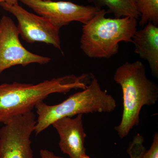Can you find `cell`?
Returning <instances> with one entry per match:
<instances>
[{
    "mask_svg": "<svg viewBox=\"0 0 158 158\" xmlns=\"http://www.w3.org/2000/svg\"><path fill=\"white\" fill-rule=\"evenodd\" d=\"M89 74L68 75L45 80L37 84L14 82L0 85V123L6 124L12 118L32 111L51 94L66 93L73 89H85Z\"/></svg>",
    "mask_w": 158,
    "mask_h": 158,
    "instance_id": "cell-1",
    "label": "cell"
},
{
    "mask_svg": "<svg viewBox=\"0 0 158 158\" xmlns=\"http://www.w3.org/2000/svg\"><path fill=\"white\" fill-rule=\"evenodd\" d=\"M113 79L121 87L123 99L121 122L115 130L119 138H123L139 124L142 107L156 104L158 87L147 77L145 66L139 61L123 64L116 69Z\"/></svg>",
    "mask_w": 158,
    "mask_h": 158,
    "instance_id": "cell-2",
    "label": "cell"
},
{
    "mask_svg": "<svg viewBox=\"0 0 158 158\" xmlns=\"http://www.w3.org/2000/svg\"><path fill=\"white\" fill-rule=\"evenodd\" d=\"M108 13L101 9L82 26L80 47L89 58L109 59L118 52L119 43L132 42L138 19L129 17L109 18L106 17Z\"/></svg>",
    "mask_w": 158,
    "mask_h": 158,
    "instance_id": "cell-3",
    "label": "cell"
},
{
    "mask_svg": "<svg viewBox=\"0 0 158 158\" xmlns=\"http://www.w3.org/2000/svg\"><path fill=\"white\" fill-rule=\"evenodd\" d=\"M116 107V100L102 90L98 81L93 77L87 88L74 94L65 101L55 105L41 102L35 106L37 120L34 131L42 132L55 121L79 114L111 113Z\"/></svg>",
    "mask_w": 158,
    "mask_h": 158,
    "instance_id": "cell-4",
    "label": "cell"
},
{
    "mask_svg": "<svg viewBox=\"0 0 158 158\" xmlns=\"http://www.w3.org/2000/svg\"><path fill=\"white\" fill-rule=\"evenodd\" d=\"M36 122L31 111L6 123L0 129V158H34L31 137Z\"/></svg>",
    "mask_w": 158,
    "mask_h": 158,
    "instance_id": "cell-5",
    "label": "cell"
},
{
    "mask_svg": "<svg viewBox=\"0 0 158 158\" xmlns=\"http://www.w3.org/2000/svg\"><path fill=\"white\" fill-rule=\"evenodd\" d=\"M19 35L13 20L3 16L0 20V74L15 65L25 67L32 63L44 65L50 62L49 57L33 53L25 48Z\"/></svg>",
    "mask_w": 158,
    "mask_h": 158,
    "instance_id": "cell-6",
    "label": "cell"
},
{
    "mask_svg": "<svg viewBox=\"0 0 158 158\" xmlns=\"http://www.w3.org/2000/svg\"><path fill=\"white\" fill-rule=\"evenodd\" d=\"M0 6L16 18L19 33L28 43H44L62 51L59 30L47 19L27 11L19 3L9 5L3 2Z\"/></svg>",
    "mask_w": 158,
    "mask_h": 158,
    "instance_id": "cell-7",
    "label": "cell"
},
{
    "mask_svg": "<svg viewBox=\"0 0 158 158\" xmlns=\"http://www.w3.org/2000/svg\"><path fill=\"white\" fill-rule=\"evenodd\" d=\"M38 15L48 19L57 28L72 22L85 24L101 9L98 6H83L66 1L20 0Z\"/></svg>",
    "mask_w": 158,
    "mask_h": 158,
    "instance_id": "cell-8",
    "label": "cell"
},
{
    "mask_svg": "<svg viewBox=\"0 0 158 158\" xmlns=\"http://www.w3.org/2000/svg\"><path fill=\"white\" fill-rule=\"evenodd\" d=\"M59 134V147L69 158H81L86 154L85 147L86 134L83 122V114L75 118L64 117L52 124Z\"/></svg>",
    "mask_w": 158,
    "mask_h": 158,
    "instance_id": "cell-9",
    "label": "cell"
},
{
    "mask_svg": "<svg viewBox=\"0 0 158 158\" xmlns=\"http://www.w3.org/2000/svg\"><path fill=\"white\" fill-rule=\"evenodd\" d=\"M135 53L147 61L152 73L158 78V27L148 23L136 31L132 38Z\"/></svg>",
    "mask_w": 158,
    "mask_h": 158,
    "instance_id": "cell-10",
    "label": "cell"
},
{
    "mask_svg": "<svg viewBox=\"0 0 158 158\" xmlns=\"http://www.w3.org/2000/svg\"><path fill=\"white\" fill-rule=\"evenodd\" d=\"M97 4L96 6L107 7L109 13H113L116 18L129 17L138 19L140 14L135 0H89Z\"/></svg>",
    "mask_w": 158,
    "mask_h": 158,
    "instance_id": "cell-11",
    "label": "cell"
},
{
    "mask_svg": "<svg viewBox=\"0 0 158 158\" xmlns=\"http://www.w3.org/2000/svg\"><path fill=\"white\" fill-rule=\"evenodd\" d=\"M140 14L139 24L141 27L148 23L158 25V0H135Z\"/></svg>",
    "mask_w": 158,
    "mask_h": 158,
    "instance_id": "cell-12",
    "label": "cell"
},
{
    "mask_svg": "<svg viewBox=\"0 0 158 158\" xmlns=\"http://www.w3.org/2000/svg\"><path fill=\"white\" fill-rule=\"evenodd\" d=\"M144 141V138L140 134H138L134 137L127 149L130 158H142L146 151V148L143 145Z\"/></svg>",
    "mask_w": 158,
    "mask_h": 158,
    "instance_id": "cell-13",
    "label": "cell"
},
{
    "mask_svg": "<svg viewBox=\"0 0 158 158\" xmlns=\"http://www.w3.org/2000/svg\"><path fill=\"white\" fill-rule=\"evenodd\" d=\"M142 158H158V134L156 132L153 137V141L149 149L144 153Z\"/></svg>",
    "mask_w": 158,
    "mask_h": 158,
    "instance_id": "cell-14",
    "label": "cell"
},
{
    "mask_svg": "<svg viewBox=\"0 0 158 158\" xmlns=\"http://www.w3.org/2000/svg\"><path fill=\"white\" fill-rule=\"evenodd\" d=\"M40 158H64L56 155L53 152L47 149L40 150Z\"/></svg>",
    "mask_w": 158,
    "mask_h": 158,
    "instance_id": "cell-15",
    "label": "cell"
},
{
    "mask_svg": "<svg viewBox=\"0 0 158 158\" xmlns=\"http://www.w3.org/2000/svg\"><path fill=\"white\" fill-rule=\"evenodd\" d=\"M20 0H0V4L3 2L7 3L9 5H14V4L18 3Z\"/></svg>",
    "mask_w": 158,
    "mask_h": 158,
    "instance_id": "cell-16",
    "label": "cell"
},
{
    "mask_svg": "<svg viewBox=\"0 0 158 158\" xmlns=\"http://www.w3.org/2000/svg\"><path fill=\"white\" fill-rule=\"evenodd\" d=\"M81 158H90V157L88 156H87V155L85 154L84 155L82 156L81 157Z\"/></svg>",
    "mask_w": 158,
    "mask_h": 158,
    "instance_id": "cell-17",
    "label": "cell"
},
{
    "mask_svg": "<svg viewBox=\"0 0 158 158\" xmlns=\"http://www.w3.org/2000/svg\"><path fill=\"white\" fill-rule=\"evenodd\" d=\"M43 1H55V0H41Z\"/></svg>",
    "mask_w": 158,
    "mask_h": 158,
    "instance_id": "cell-18",
    "label": "cell"
}]
</instances>
